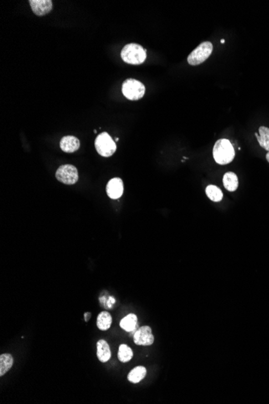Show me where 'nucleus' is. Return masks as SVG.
Segmentation results:
<instances>
[{
  "label": "nucleus",
  "mask_w": 269,
  "mask_h": 404,
  "mask_svg": "<svg viewBox=\"0 0 269 404\" xmlns=\"http://www.w3.org/2000/svg\"><path fill=\"white\" fill-rule=\"evenodd\" d=\"M260 147L269 152V128L265 126H260L259 128V134L255 133Z\"/></svg>",
  "instance_id": "obj_14"
},
{
  "label": "nucleus",
  "mask_w": 269,
  "mask_h": 404,
  "mask_svg": "<svg viewBox=\"0 0 269 404\" xmlns=\"http://www.w3.org/2000/svg\"><path fill=\"white\" fill-rule=\"evenodd\" d=\"M29 3L32 12L38 16H45L53 8V2L51 0H30Z\"/></svg>",
  "instance_id": "obj_8"
},
{
  "label": "nucleus",
  "mask_w": 269,
  "mask_h": 404,
  "mask_svg": "<svg viewBox=\"0 0 269 404\" xmlns=\"http://www.w3.org/2000/svg\"><path fill=\"white\" fill-rule=\"evenodd\" d=\"M146 368L144 367V366H137L129 373L128 379L133 383H138V382L144 379L145 376H146Z\"/></svg>",
  "instance_id": "obj_15"
},
{
  "label": "nucleus",
  "mask_w": 269,
  "mask_h": 404,
  "mask_svg": "<svg viewBox=\"0 0 269 404\" xmlns=\"http://www.w3.org/2000/svg\"><path fill=\"white\" fill-rule=\"evenodd\" d=\"M118 357L119 361L123 363L131 361L133 357V352L130 347L127 345H120L118 353Z\"/></svg>",
  "instance_id": "obj_19"
},
{
  "label": "nucleus",
  "mask_w": 269,
  "mask_h": 404,
  "mask_svg": "<svg viewBox=\"0 0 269 404\" xmlns=\"http://www.w3.org/2000/svg\"><path fill=\"white\" fill-rule=\"evenodd\" d=\"M60 147L62 151L66 152H74L80 148V141L77 137L73 136H64L61 140Z\"/></svg>",
  "instance_id": "obj_10"
},
{
  "label": "nucleus",
  "mask_w": 269,
  "mask_h": 404,
  "mask_svg": "<svg viewBox=\"0 0 269 404\" xmlns=\"http://www.w3.org/2000/svg\"><path fill=\"white\" fill-rule=\"evenodd\" d=\"M97 356L101 362H107L112 356L110 346L105 340H100L97 343Z\"/></svg>",
  "instance_id": "obj_11"
},
{
  "label": "nucleus",
  "mask_w": 269,
  "mask_h": 404,
  "mask_svg": "<svg viewBox=\"0 0 269 404\" xmlns=\"http://www.w3.org/2000/svg\"><path fill=\"white\" fill-rule=\"evenodd\" d=\"M223 182H224V187L230 192H234L239 187V179H238L237 175H235V173H226L223 177Z\"/></svg>",
  "instance_id": "obj_12"
},
{
  "label": "nucleus",
  "mask_w": 269,
  "mask_h": 404,
  "mask_svg": "<svg viewBox=\"0 0 269 404\" xmlns=\"http://www.w3.org/2000/svg\"><path fill=\"white\" fill-rule=\"evenodd\" d=\"M266 159H267L268 162L269 163V152H268L267 154H266Z\"/></svg>",
  "instance_id": "obj_20"
},
{
  "label": "nucleus",
  "mask_w": 269,
  "mask_h": 404,
  "mask_svg": "<svg viewBox=\"0 0 269 404\" xmlns=\"http://www.w3.org/2000/svg\"><path fill=\"white\" fill-rule=\"evenodd\" d=\"M213 52V45L210 41H204L200 44L188 56V63L191 66H198L203 63L210 57Z\"/></svg>",
  "instance_id": "obj_4"
},
{
  "label": "nucleus",
  "mask_w": 269,
  "mask_h": 404,
  "mask_svg": "<svg viewBox=\"0 0 269 404\" xmlns=\"http://www.w3.org/2000/svg\"><path fill=\"white\" fill-rule=\"evenodd\" d=\"M119 326L128 332H133V331H136L137 316L134 314H129L128 316H125L124 318L122 319ZM134 332H135V331H134Z\"/></svg>",
  "instance_id": "obj_13"
},
{
  "label": "nucleus",
  "mask_w": 269,
  "mask_h": 404,
  "mask_svg": "<svg viewBox=\"0 0 269 404\" xmlns=\"http://www.w3.org/2000/svg\"><path fill=\"white\" fill-rule=\"evenodd\" d=\"M133 341L137 345L148 346L154 343V336L149 326H143L136 330L133 336Z\"/></svg>",
  "instance_id": "obj_7"
},
{
  "label": "nucleus",
  "mask_w": 269,
  "mask_h": 404,
  "mask_svg": "<svg viewBox=\"0 0 269 404\" xmlns=\"http://www.w3.org/2000/svg\"><path fill=\"white\" fill-rule=\"evenodd\" d=\"M97 152L103 157H111L116 151V144L108 132H103L97 136L94 142Z\"/></svg>",
  "instance_id": "obj_5"
},
{
  "label": "nucleus",
  "mask_w": 269,
  "mask_h": 404,
  "mask_svg": "<svg viewBox=\"0 0 269 404\" xmlns=\"http://www.w3.org/2000/svg\"><path fill=\"white\" fill-rule=\"evenodd\" d=\"M235 149L227 139L218 140L213 149V157L219 165H227L234 160Z\"/></svg>",
  "instance_id": "obj_1"
},
{
  "label": "nucleus",
  "mask_w": 269,
  "mask_h": 404,
  "mask_svg": "<svg viewBox=\"0 0 269 404\" xmlns=\"http://www.w3.org/2000/svg\"><path fill=\"white\" fill-rule=\"evenodd\" d=\"M13 366V357L9 354L0 356V376L2 377Z\"/></svg>",
  "instance_id": "obj_17"
},
{
  "label": "nucleus",
  "mask_w": 269,
  "mask_h": 404,
  "mask_svg": "<svg viewBox=\"0 0 269 404\" xmlns=\"http://www.w3.org/2000/svg\"><path fill=\"white\" fill-rule=\"evenodd\" d=\"M107 193L112 200H118L123 196V183L121 178L114 177L110 180L107 185Z\"/></svg>",
  "instance_id": "obj_9"
},
{
  "label": "nucleus",
  "mask_w": 269,
  "mask_h": 404,
  "mask_svg": "<svg viewBox=\"0 0 269 404\" xmlns=\"http://www.w3.org/2000/svg\"><path fill=\"white\" fill-rule=\"evenodd\" d=\"M122 93L129 100H139L145 94V86L138 80L129 78L123 82Z\"/></svg>",
  "instance_id": "obj_3"
},
{
  "label": "nucleus",
  "mask_w": 269,
  "mask_h": 404,
  "mask_svg": "<svg viewBox=\"0 0 269 404\" xmlns=\"http://www.w3.org/2000/svg\"><path fill=\"white\" fill-rule=\"evenodd\" d=\"M112 324V318L111 314L108 311H103L98 316L97 318V326L102 331L109 329Z\"/></svg>",
  "instance_id": "obj_16"
},
{
  "label": "nucleus",
  "mask_w": 269,
  "mask_h": 404,
  "mask_svg": "<svg viewBox=\"0 0 269 404\" xmlns=\"http://www.w3.org/2000/svg\"><path fill=\"white\" fill-rule=\"evenodd\" d=\"M221 43L222 44L225 43V40H224V39H223V40H221Z\"/></svg>",
  "instance_id": "obj_21"
},
{
  "label": "nucleus",
  "mask_w": 269,
  "mask_h": 404,
  "mask_svg": "<svg viewBox=\"0 0 269 404\" xmlns=\"http://www.w3.org/2000/svg\"><path fill=\"white\" fill-rule=\"evenodd\" d=\"M121 57L126 63L131 65H140L147 58V51L137 44H128L121 51Z\"/></svg>",
  "instance_id": "obj_2"
},
{
  "label": "nucleus",
  "mask_w": 269,
  "mask_h": 404,
  "mask_svg": "<svg viewBox=\"0 0 269 404\" xmlns=\"http://www.w3.org/2000/svg\"><path fill=\"white\" fill-rule=\"evenodd\" d=\"M57 179L67 185H73L78 182V172L75 166L72 165H63L57 169L56 172Z\"/></svg>",
  "instance_id": "obj_6"
},
{
  "label": "nucleus",
  "mask_w": 269,
  "mask_h": 404,
  "mask_svg": "<svg viewBox=\"0 0 269 404\" xmlns=\"http://www.w3.org/2000/svg\"><path fill=\"white\" fill-rule=\"evenodd\" d=\"M205 194L213 202H220L224 198V194L221 190L215 185L208 186L205 189Z\"/></svg>",
  "instance_id": "obj_18"
}]
</instances>
